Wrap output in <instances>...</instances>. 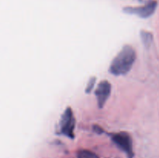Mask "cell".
<instances>
[{
    "label": "cell",
    "mask_w": 159,
    "mask_h": 158,
    "mask_svg": "<svg viewBox=\"0 0 159 158\" xmlns=\"http://www.w3.org/2000/svg\"><path fill=\"white\" fill-rule=\"evenodd\" d=\"M141 37H142L143 42L145 45L148 46V44H150L151 41L152 40V34L149 33L148 32H144V31H142L141 32Z\"/></svg>",
    "instance_id": "52a82bcc"
},
{
    "label": "cell",
    "mask_w": 159,
    "mask_h": 158,
    "mask_svg": "<svg viewBox=\"0 0 159 158\" xmlns=\"http://www.w3.org/2000/svg\"><path fill=\"white\" fill-rule=\"evenodd\" d=\"M155 8H156V2H152L147 6L141 7L139 9H129V12L137 14L143 18H146V17L150 16L153 13L154 11L155 10Z\"/></svg>",
    "instance_id": "5b68a950"
},
{
    "label": "cell",
    "mask_w": 159,
    "mask_h": 158,
    "mask_svg": "<svg viewBox=\"0 0 159 158\" xmlns=\"http://www.w3.org/2000/svg\"><path fill=\"white\" fill-rule=\"evenodd\" d=\"M78 158H99V156L89 150H83L78 152Z\"/></svg>",
    "instance_id": "8992f818"
},
{
    "label": "cell",
    "mask_w": 159,
    "mask_h": 158,
    "mask_svg": "<svg viewBox=\"0 0 159 158\" xmlns=\"http://www.w3.org/2000/svg\"><path fill=\"white\" fill-rule=\"evenodd\" d=\"M75 123V117L73 116L72 111L70 108H66L61 119V133L65 136L73 138L74 137Z\"/></svg>",
    "instance_id": "7a4b0ae2"
},
{
    "label": "cell",
    "mask_w": 159,
    "mask_h": 158,
    "mask_svg": "<svg viewBox=\"0 0 159 158\" xmlns=\"http://www.w3.org/2000/svg\"><path fill=\"white\" fill-rule=\"evenodd\" d=\"M110 92H111V85L107 81H102L99 84L96 90V96L99 108H102L105 105L107 99L110 97Z\"/></svg>",
    "instance_id": "277c9868"
},
{
    "label": "cell",
    "mask_w": 159,
    "mask_h": 158,
    "mask_svg": "<svg viewBox=\"0 0 159 158\" xmlns=\"http://www.w3.org/2000/svg\"><path fill=\"white\" fill-rule=\"evenodd\" d=\"M95 82H96V78H95V77H93V78L90 79L89 82L88 84V86H87L86 89H85V91H86L87 93H89L90 91H91V90L93 89V86H94Z\"/></svg>",
    "instance_id": "ba28073f"
},
{
    "label": "cell",
    "mask_w": 159,
    "mask_h": 158,
    "mask_svg": "<svg viewBox=\"0 0 159 158\" xmlns=\"http://www.w3.org/2000/svg\"><path fill=\"white\" fill-rule=\"evenodd\" d=\"M136 59V53L130 46H125L112 61L110 71L114 75H124L131 69Z\"/></svg>",
    "instance_id": "6da1fadb"
},
{
    "label": "cell",
    "mask_w": 159,
    "mask_h": 158,
    "mask_svg": "<svg viewBox=\"0 0 159 158\" xmlns=\"http://www.w3.org/2000/svg\"><path fill=\"white\" fill-rule=\"evenodd\" d=\"M112 139L120 149L127 153L129 157H133V147L130 135L126 133H116L112 136Z\"/></svg>",
    "instance_id": "3957f363"
}]
</instances>
